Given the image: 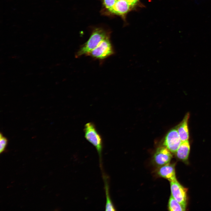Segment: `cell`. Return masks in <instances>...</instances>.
<instances>
[{
  "label": "cell",
  "mask_w": 211,
  "mask_h": 211,
  "mask_svg": "<svg viewBox=\"0 0 211 211\" xmlns=\"http://www.w3.org/2000/svg\"><path fill=\"white\" fill-rule=\"evenodd\" d=\"M109 38L108 35L104 30L98 29L92 33L88 40L80 47L76 55V57L84 55H87L96 48L105 39Z\"/></svg>",
  "instance_id": "cell-1"
},
{
  "label": "cell",
  "mask_w": 211,
  "mask_h": 211,
  "mask_svg": "<svg viewBox=\"0 0 211 211\" xmlns=\"http://www.w3.org/2000/svg\"><path fill=\"white\" fill-rule=\"evenodd\" d=\"M84 131L85 138L95 147L99 155L100 162H101L103 141L95 125L92 122L87 123L84 125Z\"/></svg>",
  "instance_id": "cell-2"
},
{
  "label": "cell",
  "mask_w": 211,
  "mask_h": 211,
  "mask_svg": "<svg viewBox=\"0 0 211 211\" xmlns=\"http://www.w3.org/2000/svg\"><path fill=\"white\" fill-rule=\"evenodd\" d=\"M114 51L109 38L102 41L86 55L99 59H103L113 55Z\"/></svg>",
  "instance_id": "cell-3"
},
{
  "label": "cell",
  "mask_w": 211,
  "mask_h": 211,
  "mask_svg": "<svg viewBox=\"0 0 211 211\" xmlns=\"http://www.w3.org/2000/svg\"><path fill=\"white\" fill-rule=\"evenodd\" d=\"M171 196L186 208L187 203V189L183 187L177 180L170 182Z\"/></svg>",
  "instance_id": "cell-4"
},
{
  "label": "cell",
  "mask_w": 211,
  "mask_h": 211,
  "mask_svg": "<svg viewBox=\"0 0 211 211\" xmlns=\"http://www.w3.org/2000/svg\"><path fill=\"white\" fill-rule=\"evenodd\" d=\"M181 142L177 130L173 129L167 135L164 144L170 152L175 153L176 152Z\"/></svg>",
  "instance_id": "cell-5"
},
{
  "label": "cell",
  "mask_w": 211,
  "mask_h": 211,
  "mask_svg": "<svg viewBox=\"0 0 211 211\" xmlns=\"http://www.w3.org/2000/svg\"><path fill=\"white\" fill-rule=\"evenodd\" d=\"M172 156L170 151L166 148L160 147L157 149L154 156L155 163L159 166L169 163Z\"/></svg>",
  "instance_id": "cell-6"
},
{
  "label": "cell",
  "mask_w": 211,
  "mask_h": 211,
  "mask_svg": "<svg viewBox=\"0 0 211 211\" xmlns=\"http://www.w3.org/2000/svg\"><path fill=\"white\" fill-rule=\"evenodd\" d=\"M158 174L170 182L176 180L174 166L169 164L162 166L159 169Z\"/></svg>",
  "instance_id": "cell-7"
},
{
  "label": "cell",
  "mask_w": 211,
  "mask_h": 211,
  "mask_svg": "<svg viewBox=\"0 0 211 211\" xmlns=\"http://www.w3.org/2000/svg\"><path fill=\"white\" fill-rule=\"evenodd\" d=\"M132 6L127 1L117 0L112 7L108 9L111 12L117 14L126 13Z\"/></svg>",
  "instance_id": "cell-8"
},
{
  "label": "cell",
  "mask_w": 211,
  "mask_h": 211,
  "mask_svg": "<svg viewBox=\"0 0 211 211\" xmlns=\"http://www.w3.org/2000/svg\"><path fill=\"white\" fill-rule=\"evenodd\" d=\"M189 117V114L188 113L185 115L178 128V132L182 142L188 140L189 139L188 123Z\"/></svg>",
  "instance_id": "cell-9"
},
{
  "label": "cell",
  "mask_w": 211,
  "mask_h": 211,
  "mask_svg": "<svg viewBox=\"0 0 211 211\" xmlns=\"http://www.w3.org/2000/svg\"><path fill=\"white\" fill-rule=\"evenodd\" d=\"M190 150V146L188 140L182 142L176 153L177 157L183 161L187 160Z\"/></svg>",
  "instance_id": "cell-10"
},
{
  "label": "cell",
  "mask_w": 211,
  "mask_h": 211,
  "mask_svg": "<svg viewBox=\"0 0 211 211\" xmlns=\"http://www.w3.org/2000/svg\"><path fill=\"white\" fill-rule=\"evenodd\" d=\"M104 181L105 183V190L106 203L105 206L106 211H115V209L111 200L110 196L109 191V187L107 180L106 178L103 175Z\"/></svg>",
  "instance_id": "cell-11"
},
{
  "label": "cell",
  "mask_w": 211,
  "mask_h": 211,
  "mask_svg": "<svg viewBox=\"0 0 211 211\" xmlns=\"http://www.w3.org/2000/svg\"><path fill=\"white\" fill-rule=\"evenodd\" d=\"M169 210L172 211H185L186 208L178 203L171 195L169 199Z\"/></svg>",
  "instance_id": "cell-12"
},
{
  "label": "cell",
  "mask_w": 211,
  "mask_h": 211,
  "mask_svg": "<svg viewBox=\"0 0 211 211\" xmlns=\"http://www.w3.org/2000/svg\"><path fill=\"white\" fill-rule=\"evenodd\" d=\"M8 140L7 139L3 136L1 133L0 134V153L3 152L6 148Z\"/></svg>",
  "instance_id": "cell-13"
},
{
  "label": "cell",
  "mask_w": 211,
  "mask_h": 211,
  "mask_svg": "<svg viewBox=\"0 0 211 211\" xmlns=\"http://www.w3.org/2000/svg\"><path fill=\"white\" fill-rule=\"evenodd\" d=\"M117 0H103V4L108 9L110 8L115 4Z\"/></svg>",
  "instance_id": "cell-14"
},
{
  "label": "cell",
  "mask_w": 211,
  "mask_h": 211,
  "mask_svg": "<svg viewBox=\"0 0 211 211\" xmlns=\"http://www.w3.org/2000/svg\"><path fill=\"white\" fill-rule=\"evenodd\" d=\"M127 1L133 6L137 2L138 0H127Z\"/></svg>",
  "instance_id": "cell-15"
},
{
  "label": "cell",
  "mask_w": 211,
  "mask_h": 211,
  "mask_svg": "<svg viewBox=\"0 0 211 211\" xmlns=\"http://www.w3.org/2000/svg\"><path fill=\"white\" fill-rule=\"evenodd\" d=\"M118 1H127V0H117Z\"/></svg>",
  "instance_id": "cell-16"
}]
</instances>
